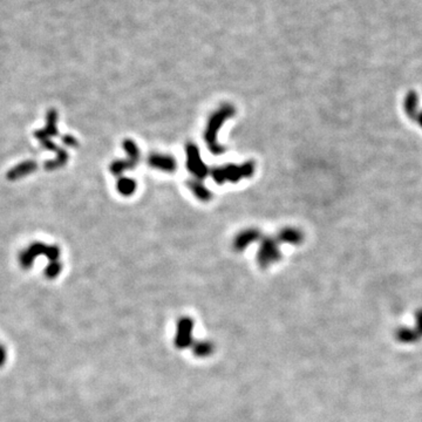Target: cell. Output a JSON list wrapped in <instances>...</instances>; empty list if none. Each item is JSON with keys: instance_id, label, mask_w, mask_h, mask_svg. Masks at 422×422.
<instances>
[{"instance_id": "8", "label": "cell", "mask_w": 422, "mask_h": 422, "mask_svg": "<svg viewBox=\"0 0 422 422\" xmlns=\"http://www.w3.org/2000/svg\"><path fill=\"white\" fill-rule=\"evenodd\" d=\"M259 238H262V234H260L258 229H246V230L241 231L236 236V238L234 239V249L236 251L241 252L248 248L251 243L258 241Z\"/></svg>"}, {"instance_id": "7", "label": "cell", "mask_w": 422, "mask_h": 422, "mask_svg": "<svg viewBox=\"0 0 422 422\" xmlns=\"http://www.w3.org/2000/svg\"><path fill=\"white\" fill-rule=\"evenodd\" d=\"M148 164L154 169L164 171V173H174L176 170V160L167 154L153 153L148 157Z\"/></svg>"}, {"instance_id": "2", "label": "cell", "mask_w": 422, "mask_h": 422, "mask_svg": "<svg viewBox=\"0 0 422 422\" xmlns=\"http://www.w3.org/2000/svg\"><path fill=\"white\" fill-rule=\"evenodd\" d=\"M255 174V162L248 161L243 164H228L224 167L215 168L211 171L214 181L217 184H223L225 182H236L241 181L242 178L251 177Z\"/></svg>"}, {"instance_id": "4", "label": "cell", "mask_w": 422, "mask_h": 422, "mask_svg": "<svg viewBox=\"0 0 422 422\" xmlns=\"http://www.w3.org/2000/svg\"><path fill=\"white\" fill-rule=\"evenodd\" d=\"M185 154H187V169L194 175V178L197 180L205 178L209 174V168L202 161L198 147L192 142L187 143Z\"/></svg>"}, {"instance_id": "13", "label": "cell", "mask_w": 422, "mask_h": 422, "mask_svg": "<svg viewBox=\"0 0 422 422\" xmlns=\"http://www.w3.org/2000/svg\"><path fill=\"white\" fill-rule=\"evenodd\" d=\"M117 191L122 196H130L136 190V182L133 178L120 177L116 184Z\"/></svg>"}, {"instance_id": "3", "label": "cell", "mask_w": 422, "mask_h": 422, "mask_svg": "<svg viewBox=\"0 0 422 422\" xmlns=\"http://www.w3.org/2000/svg\"><path fill=\"white\" fill-rule=\"evenodd\" d=\"M123 148L128 155L127 160H119L110 164V173L116 175V176H119V175L124 173L126 170L134 169L141 159L140 149H138L137 145L133 140H129V138L124 140Z\"/></svg>"}, {"instance_id": "5", "label": "cell", "mask_w": 422, "mask_h": 422, "mask_svg": "<svg viewBox=\"0 0 422 422\" xmlns=\"http://www.w3.org/2000/svg\"><path fill=\"white\" fill-rule=\"evenodd\" d=\"M47 256L52 262L59 257V249L56 246H47L42 243H33L30 248L20 255V263L24 267H30L37 256Z\"/></svg>"}, {"instance_id": "10", "label": "cell", "mask_w": 422, "mask_h": 422, "mask_svg": "<svg viewBox=\"0 0 422 422\" xmlns=\"http://www.w3.org/2000/svg\"><path fill=\"white\" fill-rule=\"evenodd\" d=\"M37 163L33 162V161H25V162L18 164L11 169L9 173H7V178L10 181H16L19 180V178L26 176V175H30L33 173V171L37 170Z\"/></svg>"}, {"instance_id": "9", "label": "cell", "mask_w": 422, "mask_h": 422, "mask_svg": "<svg viewBox=\"0 0 422 422\" xmlns=\"http://www.w3.org/2000/svg\"><path fill=\"white\" fill-rule=\"evenodd\" d=\"M56 120H58V113L55 110H49L47 114V126L44 129L35 133V137L40 142L51 140L52 136L58 135V128H56Z\"/></svg>"}, {"instance_id": "12", "label": "cell", "mask_w": 422, "mask_h": 422, "mask_svg": "<svg viewBox=\"0 0 422 422\" xmlns=\"http://www.w3.org/2000/svg\"><path fill=\"white\" fill-rule=\"evenodd\" d=\"M277 239L278 242L298 245L304 241V235L302 231L296 228H284L283 230L278 232Z\"/></svg>"}, {"instance_id": "6", "label": "cell", "mask_w": 422, "mask_h": 422, "mask_svg": "<svg viewBox=\"0 0 422 422\" xmlns=\"http://www.w3.org/2000/svg\"><path fill=\"white\" fill-rule=\"evenodd\" d=\"M278 239L269 236H263L260 239L258 251V263L260 266L266 267L280 258V251L278 248Z\"/></svg>"}, {"instance_id": "11", "label": "cell", "mask_w": 422, "mask_h": 422, "mask_svg": "<svg viewBox=\"0 0 422 422\" xmlns=\"http://www.w3.org/2000/svg\"><path fill=\"white\" fill-rule=\"evenodd\" d=\"M188 188L190 189L192 194L196 196V198H198L199 201L202 202H209L211 198H213V194L209 190L208 188H205V185L202 183L201 180H197V178H190L187 182Z\"/></svg>"}, {"instance_id": "15", "label": "cell", "mask_w": 422, "mask_h": 422, "mask_svg": "<svg viewBox=\"0 0 422 422\" xmlns=\"http://www.w3.org/2000/svg\"><path fill=\"white\" fill-rule=\"evenodd\" d=\"M63 142H65L66 145L71 146V147H75V146L78 145L77 140H75V138L72 137V136H65V137H63Z\"/></svg>"}, {"instance_id": "1", "label": "cell", "mask_w": 422, "mask_h": 422, "mask_svg": "<svg viewBox=\"0 0 422 422\" xmlns=\"http://www.w3.org/2000/svg\"><path fill=\"white\" fill-rule=\"evenodd\" d=\"M236 114V109L232 105L224 103L218 108L216 112L213 113V115L209 117L208 126L205 128L204 140L208 145V148L214 155H221L224 152H227L223 146H221L217 141V134L221 127L228 119H230Z\"/></svg>"}, {"instance_id": "14", "label": "cell", "mask_w": 422, "mask_h": 422, "mask_svg": "<svg viewBox=\"0 0 422 422\" xmlns=\"http://www.w3.org/2000/svg\"><path fill=\"white\" fill-rule=\"evenodd\" d=\"M60 270H61V265L58 262H52L46 269V274L49 278H54L60 273Z\"/></svg>"}]
</instances>
